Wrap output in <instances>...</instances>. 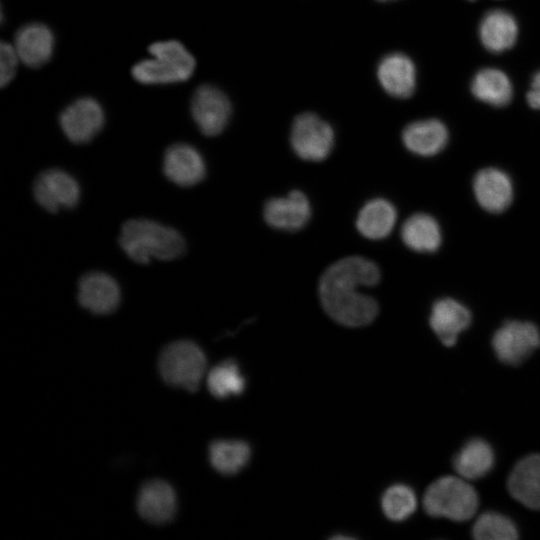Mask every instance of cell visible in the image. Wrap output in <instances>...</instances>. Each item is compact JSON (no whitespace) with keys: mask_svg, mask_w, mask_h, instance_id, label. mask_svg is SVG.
<instances>
[{"mask_svg":"<svg viewBox=\"0 0 540 540\" xmlns=\"http://www.w3.org/2000/svg\"><path fill=\"white\" fill-rule=\"evenodd\" d=\"M381 274L378 266L361 256H349L329 266L319 281V297L325 312L348 327L370 324L378 314L377 301L360 290L375 286Z\"/></svg>","mask_w":540,"mask_h":540,"instance_id":"6da1fadb","label":"cell"},{"mask_svg":"<svg viewBox=\"0 0 540 540\" xmlns=\"http://www.w3.org/2000/svg\"><path fill=\"white\" fill-rule=\"evenodd\" d=\"M119 243L127 256L140 264L151 259L173 260L185 251L184 239L178 231L148 219L126 221Z\"/></svg>","mask_w":540,"mask_h":540,"instance_id":"7a4b0ae2","label":"cell"},{"mask_svg":"<svg viewBox=\"0 0 540 540\" xmlns=\"http://www.w3.org/2000/svg\"><path fill=\"white\" fill-rule=\"evenodd\" d=\"M150 58L137 62L131 69L132 77L145 85H166L188 80L196 66L192 54L177 40L152 43Z\"/></svg>","mask_w":540,"mask_h":540,"instance_id":"3957f363","label":"cell"},{"mask_svg":"<svg viewBox=\"0 0 540 540\" xmlns=\"http://www.w3.org/2000/svg\"><path fill=\"white\" fill-rule=\"evenodd\" d=\"M423 506L426 513L432 517L465 521L475 514L478 508V495L463 479L444 476L427 488Z\"/></svg>","mask_w":540,"mask_h":540,"instance_id":"277c9868","label":"cell"},{"mask_svg":"<svg viewBox=\"0 0 540 540\" xmlns=\"http://www.w3.org/2000/svg\"><path fill=\"white\" fill-rule=\"evenodd\" d=\"M206 365L202 349L189 340L169 344L162 350L159 359V370L164 381L190 392L199 387Z\"/></svg>","mask_w":540,"mask_h":540,"instance_id":"5b68a950","label":"cell"},{"mask_svg":"<svg viewBox=\"0 0 540 540\" xmlns=\"http://www.w3.org/2000/svg\"><path fill=\"white\" fill-rule=\"evenodd\" d=\"M290 143L301 159L319 162L326 159L333 149L334 131L316 114L303 113L294 119Z\"/></svg>","mask_w":540,"mask_h":540,"instance_id":"8992f818","label":"cell"},{"mask_svg":"<svg viewBox=\"0 0 540 540\" xmlns=\"http://www.w3.org/2000/svg\"><path fill=\"white\" fill-rule=\"evenodd\" d=\"M492 346L502 363L517 366L540 347V332L533 323L508 321L495 332Z\"/></svg>","mask_w":540,"mask_h":540,"instance_id":"52a82bcc","label":"cell"},{"mask_svg":"<svg viewBox=\"0 0 540 540\" xmlns=\"http://www.w3.org/2000/svg\"><path fill=\"white\" fill-rule=\"evenodd\" d=\"M190 109L194 122L206 136L220 134L231 116V104L227 96L208 84L194 91Z\"/></svg>","mask_w":540,"mask_h":540,"instance_id":"ba28073f","label":"cell"},{"mask_svg":"<svg viewBox=\"0 0 540 540\" xmlns=\"http://www.w3.org/2000/svg\"><path fill=\"white\" fill-rule=\"evenodd\" d=\"M104 111L91 97H82L68 105L59 116L60 127L73 143L91 141L104 125Z\"/></svg>","mask_w":540,"mask_h":540,"instance_id":"9c48e42d","label":"cell"},{"mask_svg":"<svg viewBox=\"0 0 540 540\" xmlns=\"http://www.w3.org/2000/svg\"><path fill=\"white\" fill-rule=\"evenodd\" d=\"M36 201L44 209L56 212L60 208H72L79 200L77 181L60 169H49L38 175L33 185Z\"/></svg>","mask_w":540,"mask_h":540,"instance_id":"30bf717a","label":"cell"},{"mask_svg":"<svg viewBox=\"0 0 540 540\" xmlns=\"http://www.w3.org/2000/svg\"><path fill=\"white\" fill-rule=\"evenodd\" d=\"M311 212L306 195L299 190H292L284 197L269 199L264 205L263 216L271 227L294 232L309 222Z\"/></svg>","mask_w":540,"mask_h":540,"instance_id":"8fae6325","label":"cell"},{"mask_svg":"<svg viewBox=\"0 0 540 540\" xmlns=\"http://www.w3.org/2000/svg\"><path fill=\"white\" fill-rule=\"evenodd\" d=\"M166 177L182 187L196 185L206 174L205 162L201 154L192 146L176 143L167 148L163 159Z\"/></svg>","mask_w":540,"mask_h":540,"instance_id":"7c38bea8","label":"cell"},{"mask_svg":"<svg viewBox=\"0 0 540 540\" xmlns=\"http://www.w3.org/2000/svg\"><path fill=\"white\" fill-rule=\"evenodd\" d=\"M78 301L92 313L108 314L119 305L120 289L110 275L99 271L89 272L79 281Z\"/></svg>","mask_w":540,"mask_h":540,"instance_id":"4fadbf2b","label":"cell"},{"mask_svg":"<svg viewBox=\"0 0 540 540\" xmlns=\"http://www.w3.org/2000/svg\"><path fill=\"white\" fill-rule=\"evenodd\" d=\"M54 45L51 29L43 23L33 22L17 30L13 46L20 61L30 68H39L50 60Z\"/></svg>","mask_w":540,"mask_h":540,"instance_id":"5bb4252c","label":"cell"},{"mask_svg":"<svg viewBox=\"0 0 540 540\" xmlns=\"http://www.w3.org/2000/svg\"><path fill=\"white\" fill-rule=\"evenodd\" d=\"M377 77L382 88L395 98H408L415 91L416 68L403 53L386 55L378 64Z\"/></svg>","mask_w":540,"mask_h":540,"instance_id":"9a60e30c","label":"cell"},{"mask_svg":"<svg viewBox=\"0 0 540 540\" xmlns=\"http://www.w3.org/2000/svg\"><path fill=\"white\" fill-rule=\"evenodd\" d=\"M478 203L487 211H504L513 198L512 183L508 175L496 168H486L477 173L473 183Z\"/></svg>","mask_w":540,"mask_h":540,"instance_id":"2e32d148","label":"cell"},{"mask_svg":"<svg viewBox=\"0 0 540 540\" xmlns=\"http://www.w3.org/2000/svg\"><path fill=\"white\" fill-rule=\"evenodd\" d=\"M470 323V311L454 299H440L432 307L430 326L445 346H453Z\"/></svg>","mask_w":540,"mask_h":540,"instance_id":"e0dca14e","label":"cell"},{"mask_svg":"<svg viewBox=\"0 0 540 540\" xmlns=\"http://www.w3.org/2000/svg\"><path fill=\"white\" fill-rule=\"evenodd\" d=\"M137 508L145 520L155 524L166 523L176 511L175 492L167 482L151 480L141 488Z\"/></svg>","mask_w":540,"mask_h":540,"instance_id":"ac0fdd59","label":"cell"},{"mask_svg":"<svg viewBox=\"0 0 540 540\" xmlns=\"http://www.w3.org/2000/svg\"><path fill=\"white\" fill-rule=\"evenodd\" d=\"M511 496L524 506L540 509V454H531L521 459L508 478Z\"/></svg>","mask_w":540,"mask_h":540,"instance_id":"d6986e66","label":"cell"},{"mask_svg":"<svg viewBox=\"0 0 540 540\" xmlns=\"http://www.w3.org/2000/svg\"><path fill=\"white\" fill-rule=\"evenodd\" d=\"M405 147L420 156H432L447 144L448 131L437 119L419 120L408 124L402 133Z\"/></svg>","mask_w":540,"mask_h":540,"instance_id":"ffe728a7","label":"cell"},{"mask_svg":"<svg viewBox=\"0 0 540 540\" xmlns=\"http://www.w3.org/2000/svg\"><path fill=\"white\" fill-rule=\"evenodd\" d=\"M479 36L483 46L490 52L501 53L510 49L518 36L515 18L507 11H488L479 26Z\"/></svg>","mask_w":540,"mask_h":540,"instance_id":"44dd1931","label":"cell"},{"mask_svg":"<svg viewBox=\"0 0 540 540\" xmlns=\"http://www.w3.org/2000/svg\"><path fill=\"white\" fill-rule=\"evenodd\" d=\"M397 219L396 209L383 198L369 200L360 209L356 228L367 239L379 240L387 237Z\"/></svg>","mask_w":540,"mask_h":540,"instance_id":"7402d4cb","label":"cell"},{"mask_svg":"<svg viewBox=\"0 0 540 540\" xmlns=\"http://www.w3.org/2000/svg\"><path fill=\"white\" fill-rule=\"evenodd\" d=\"M471 92L478 100L495 107L507 105L513 96L508 76L496 68L479 70L471 82Z\"/></svg>","mask_w":540,"mask_h":540,"instance_id":"603a6c76","label":"cell"},{"mask_svg":"<svg viewBox=\"0 0 540 540\" xmlns=\"http://www.w3.org/2000/svg\"><path fill=\"white\" fill-rule=\"evenodd\" d=\"M494 452L489 443L480 438L468 441L455 455L453 465L456 472L466 479L485 476L493 467Z\"/></svg>","mask_w":540,"mask_h":540,"instance_id":"cb8c5ba5","label":"cell"},{"mask_svg":"<svg viewBox=\"0 0 540 540\" xmlns=\"http://www.w3.org/2000/svg\"><path fill=\"white\" fill-rule=\"evenodd\" d=\"M401 237L408 248L417 252H434L441 244L438 223L424 213L414 214L404 222Z\"/></svg>","mask_w":540,"mask_h":540,"instance_id":"d4e9b609","label":"cell"},{"mask_svg":"<svg viewBox=\"0 0 540 540\" xmlns=\"http://www.w3.org/2000/svg\"><path fill=\"white\" fill-rule=\"evenodd\" d=\"M250 455V446L241 440H216L209 447L213 468L224 475L238 473L247 465Z\"/></svg>","mask_w":540,"mask_h":540,"instance_id":"484cf974","label":"cell"},{"mask_svg":"<svg viewBox=\"0 0 540 540\" xmlns=\"http://www.w3.org/2000/svg\"><path fill=\"white\" fill-rule=\"evenodd\" d=\"M245 378L233 360H226L213 367L207 376L210 393L220 399L240 395L245 389Z\"/></svg>","mask_w":540,"mask_h":540,"instance_id":"4316f807","label":"cell"},{"mask_svg":"<svg viewBox=\"0 0 540 540\" xmlns=\"http://www.w3.org/2000/svg\"><path fill=\"white\" fill-rule=\"evenodd\" d=\"M472 535L478 540H515L518 538V530L509 517L489 511L475 521Z\"/></svg>","mask_w":540,"mask_h":540,"instance_id":"83f0119b","label":"cell"},{"mask_svg":"<svg viewBox=\"0 0 540 540\" xmlns=\"http://www.w3.org/2000/svg\"><path fill=\"white\" fill-rule=\"evenodd\" d=\"M381 506L387 518L398 522L407 519L414 513L417 499L409 486L396 484L384 492Z\"/></svg>","mask_w":540,"mask_h":540,"instance_id":"f1b7e54d","label":"cell"},{"mask_svg":"<svg viewBox=\"0 0 540 540\" xmlns=\"http://www.w3.org/2000/svg\"><path fill=\"white\" fill-rule=\"evenodd\" d=\"M0 61H1V73L0 84L1 87L6 86L14 78L17 65L19 62V56L13 45L2 42L0 48Z\"/></svg>","mask_w":540,"mask_h":540,"instance_id":"f546056e","label":"cell"},{"mask_svg":"<svg viewBox=\"0 0 540 540\" xmlns=\"http://www.w3.org/2000/svg\"><path fill=\"white\" fill-rule=\"evenodd\" d=\"M527 102L533 109L540 110V71L534 75L531 81L530 89L527 92Z\"/></svg>","mask_w":540,"mask_h":540,"instance_id":"4dcf8cb0","label":"cell"},{"mask_svg":"<svg viewBox=\"0 0 540 540\" xmlns=\"http://www.w3.org/2000/svg\"><path fill=\"white\" fill-rule=\"evenodd\" d=\"M378 1L386 2V1H391V0H378Z\"/></svg>","mask_w":540,"mask_h":540,"instance_id":"1f68e13d","label":"cell"},{"mask_svg":"<svg viewBox=\"0 0 540 540\" xmlns=\"http://www.w3.org/2000/svg\"><path fill=\"white\" fill-rule=\"evenodd\" d=\"M469 1H474V0H469Z\"/></svg>","mask_w":540,"mask_h":540,"instance_id":"d6a6232c","label":"cell"}]
</instances>
